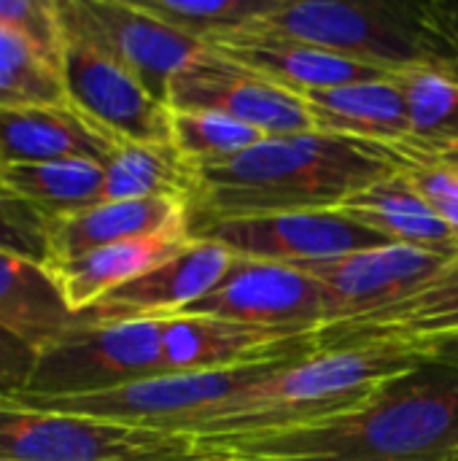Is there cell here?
I'll use <instances>...</instances> for the list:
<instances>
[{
	"label": "cell",
	"instance_id": "1",
	"mask_svg": "<svg viewBox=\"0 0 458 461\" xmlns=\"http://www.w3.org/2000/svg\"><path fill=\"white\" fill-rule=\"evenodd\" d=\"M200 446L205 461H454L458 373L427 362L332 419Z\"/></svg>",
	"mask_w": 458,
	"mask_h": 461
},
{
	"label": "cell",
	"instance_id": "2",
	"mask_svg": "<svg viewBox=\"0 0 458 461\" xmlns=\"http://www.w3.org/2000/svg\"><path fill=\"white\" fill-rule=\"evenodd\" d=\"M391 173L364 143L324 132L265 138L243 154L197 170L189 227L292 211H332L348 194Z\"/></svg>",
	"mask_w": 458,
	"mask_h": 461
},
{
	"label": "cell",
	"instance_id": "3",
	"mask_svg": "<svg viewBox=\"0 0 458 461\" xmlns=\"http://www.w3.org/2000/svg\"><path fill=\"white\" fill-rule=\"evenodd\" d=\"M421 365V357L394 348L316 351L262 373L181 432L197 440H235L316 424L364 405Z\"/></svg>",
	"mask_w": 458,
	"mask_h": 461
},
{
	"label": "cell",
	"instance_id": "4",
	"mask_svg": "<svg viewBox=\"0 0 458 461\" xmlns=\"http://www.w3.org/2000/svg\"><path fill=\"white\" fill-rule=\"evenodd\" d=\"M246 30L283 35L386 73L443 68L424 3L391 0H275Z\"/></svg>",
	"mask_w": 458,
	"mask_h": 461
},
{
	"label": "cell",
	"instance_id": "5",
	"mask_svg": "<svg viewBox=\"0 0 458 461\" xmlns=\"http://www.w3.org/2000/svg\"><path fill=\"white\" fill-rule=\"evenodd\" d=\"M0 461H205L197 438L0 397Z\"/></svg>",
	"mask_w": 458,
	"mask_h": 461
},
{
	"label": "cell",
	"instance_id": "6",
	"mask_svg": "<svg viewBox=\"0 0 458 461\" xmlns=\"http://www.w3.org/2000/svg\"><path fill=\"white\" fill-rule=\"evenodd\" d=\"M157 375H167L162 357V319L111 324L76 321L62 338L38 348L27 389L19 394H100Z\"/></svg>",
	"mask_w": 458,
	"mask_h": 461
},
{
	"label": "cell",
	"instance_id": "7",
	"mask_svg": "<svg viewBox=\"0 0 458 461\" xmlns=\"http://www.w3.org/2000/svg\"><path fill=\"white\" fill-rule=\"evenodd\" d=\"M59 73L67 103L116 140H173L170 105L148 95L127 68L67 24Z\"/></svg>",
	"mask_w": 458,
	"mask_h": 461
},
{
	"label": "cell",
	"instance_id": "8",
	"mask_svg": "<svg viewBox=\"0 0 458 461\" xmlns=\"http://www.w3.org/2000/svg\"><path fill=\"white\" fill-rule=\"evenodd\" d=\"M59 8L70 30L108 51L162 103L170 97L173 78L205 49L202 41L165 24L138 0H59Z\"/></svg>",
	"mask_w": 458,
	"mask_h": 461
},
{
	"label": "cell",
	"instance_id": "9",
	"mask_svg": "<svg viewBox=\"0 0 458 461\" xmlns=\"http://www.w3.org/2000/svg\"><path fill=\"white\" fill-rule=\"evenodd\" d=\"M192 238L213 240L238 259L275 265L329 262L364 249L386 246V240L337 211H292L267 216L219 219L189 227Z\"/></svg>",
	"mask_w": 458,
	"mask_h": 461
},
{
	"label": "cell",
	"instance_id": "10",
	"mask_svg": "<svg viewBox=\"0 0 458 461\" xmlns=\"http://www.w3.org/2000/svg\"><path fill=\"white\" fill-rule=\"evenodd\" d=\"M170 108L213 111L270 138L316 132L302 95L205 46L170 84Z\"/></svg>",
	"mask_w": 458,
	"mask_h": 461
},
{
	"label": "cell",
	"instance_id": "11",
	"mask_svg": "<svg viewBox=\"0 0 458 461\" xmlns=\"http://www.w3.org/2000/svg\"><path fill=\"white\" fill-rule=\"evenodd\" d=\"M458 338V254L408 297L378 311L337 319L316 330V351L394 348L427 359Z\"/></svg>",
	"mask_w": 458,
	"mask_h": 461
},
{
	"label": "cell",
	"instance_id": "12",
	"mask_svg": "<svg viewBox=\"0 0 458 461\" xmlns=\"http://www.w3.org/2000/svg\"><path fill=\"white\" fill-rule=\"evenodd\" d=\"M310 354H316V330L251 327L184 313L162 319V357L173 375L275 367Z\"/></svg>",
	"mask_w": 458,
	"mask_h": 461
},
{
	"label": "cell",
	"instance_id": "13",
	"mask_svg": "<svg viewBox=\"0 0 458 461\" xmlns=\"http://www.w3.org/2000/svg\"><path fill=\"white\" fill-rule=\"evenodd\" d=\"M184 316L275 330H319L327 321V297L319 281L300 267L235 257L224 281L186 308Z\"/></svg>",
	"mask_w": 458,
	"mask_h": 461
},
{
	"label": "cell",
	"instance_id": "14",
	"mask_svg": "<svg viewBox=\"0 0 458 461\" xmlns=\"http://www.w3.org/2000/svg\"><path fill=\"white\" fill-rule=\"evenodd\" d=\"M448 257H437L429 251H418L410 246H375L356 254H346L329 262L300 265V270L310 273L327 297V321L362 316L391 305L421 284H427Z\"/></svg>",
	"mask_w": 458,
	"mask_h": 461
},
{
	"label": "cell",
	"instance_id": "15",
	"mask_svg": "<svg viewBox=\"0 0 458 461\" xmlns=\"http://www.w3.org/2000/svg\"><path fill=\"white\" fill-rule=\"evenodd\" d=\"M235 257L213 243L197 240L181 249L167 262L157 265L146 276L124 284L121 289L103 297L94 308L78 316L84 324H111L132 319H167L178 316L205 294H211L229 273Z\"/></svg>",
	"mask_w": 458,
	"mask_h": 461
},
{
	"label": "cell",
	"instance_id": "16",
	"mask_svg": "<svg viewBox=\"0 0 458 461\" xmlns=\"http://www.w3.org/2000/svg\"><path fill=\"white\" fill-rule=\"evenodd\" d=\"M205 46L221 51L224 57L262 73L265 78L281 84L283 89L294 95H308V92H321V89H335L356 81H375L386 78L391 73L283 38V35H270V32H254V30H238L219 35L208 41Z\"/></svg>",
	"mask_w": 458,
	"mask_h": 461
},
{
	"label": "cell",
	"instance_id": "17",
	"mask_svg": "<svg viewBox=\"0 0 458 461\" xmlns=\"http://www.w3.org/2000/svg\"><path fill=\"white\" fill-rule=\"evenodd\" d=\"M121 140L100 130L70 103L62 105H5L0 108V162H57L86 159L100 162L113 154Z\"/></svg>",
	"mask_w": 458,
	"mask_h": 461
},
{
	"label": "cell",
	"instance_id": "18",
	"mask_svg": "<svg viewBox=\"0 0 458 461\" xmlns=\"http://www.w3.org/2000/svg\"><path fill=\"white\" fill-rule=\"evenodd\" d=\"M192 243L189 221L173 224L162 232L121 240L67 262H54L49 270L67 303V308L81 316L94 308L103 297L121 289L124 284L146 276L157 265L175 257Z\"/></svg>",
	"mask_w": 458,
	"mask_h": 461
},
{
	"label": "cell",
	"instance_id": "19",
	"mask_svg": "<svg viewBox=\"0 0 458 461\" xmlns=\"http://www.w3.org/2000/svg\"><path fill=\"white\" fill-rule=\"evenodd\" d=\"M332 211L354 219L386 243L410 246L437 257H456L458 235L427 205L413 184L397 170L348 194Z\"/></svg>",
	"mask_w": 458,
	"mask_h": 461
},
{
	"label": "cell",
	"instance_id": "20",
	"mask_svg": "<svg viewBox=\"0 0 458 461\" xmlns=\"http://www.w3.org/2000/svg\"><path fill=\"white\" fill-rule=\"evenodd\" d=\"M302 100L316 132L364 146H391L410 138L408 105L394 76L308 92Z\"/></svg>",
	"mask_w": 458,
	"mask_h": 461
},
{
	"label": "cell",
	"instance_id": "21",
	"mask_svg": "<svg viewBox=\"0 0 458 461\" xmlns=\"http://www.w3.org/2000/svg\"><path fill=\"white\" fill-rule=\"evenodd\" d=\"M189 221V208L181 200L154 197V200H105L86 211L46 219L51 262H67L81 254L146 238L162 232L173 224Z\"/></svg>",
	"mask_w": 458,
	"mask_h": 461
},
{
	"label": "cell",
	"instance_id": "22",
	"mask_svg": "<svg viewBox=\"0 0 458 461\" xmlns=\"http://www.w3.org/2000/svg\"><path fill=\"white\" fill-rule=\"evenodd\" d=\"M76 321L78 316L67 308L46 265L0 251V324L5 330L43 348L73 330Z\"/></svg>",
	"mask_w": 458,
	"mask_h": 461
},
{
	"label": "cell",
	"instance_id": "23",
	"mask_svg": "<svg viewBox=\"0 0 458 461\" xmlns=\"http://www.w3.org/2000/svg\"><path fill=\"white\" fill-rule=\"evenodd\" d=\"M105 200H181L189 205L197 189V167L173 140L130 143L121 140L103 165Z\"/></svg>",
	"mask_w": 458,
	"mask_h": 461
},
{
	"label": "cell",
	"instance_id": "24",
	"mask_svg": "<svg viewBox=\"0 0 458 461\" xmlns=\"http://www.w3.org/2000/svg\"><path fill=\"white\" fill-rule=\"evenodd\" d=\"M3 184L11 197H19L46 219H54L100 205L105 170L100 162L86 159L5 165Z\"/></svg>",
	"mask_w": 458,
	"mask_h": 461
},
{
	"label": "cell",
	"instance_id": "25",
	"mask_svg": "<svg viewBox=\"0 0 458 461\" xmlns=\"http://www.w3.org/2000/svg\"><path fill=\"white\" fill-rule=\"evenodd\" d=\"M402 89L410 138L408 143L432 154H458V78L445 68L418 65L391 73Z\"/></svg>",
	"mask_w": 458,
	"mask_h": 461
},
{
	"label": "cell",
	"instance_id": "26",
	"mask_svg": "<svg viewBox=\"0 0 458 461\" xmlns=\"http://www.w3.org/2000/svg\"><path fill=\"white\" fill-rule=\"evenodd\" d=\"M170 111H173V143L197 170L227 162L243 154L246 149L256 146L259 140L270 138L224 113L184 111V108H170Z\"/></svg>",
	"mask_w": 458,
	"mask_h": 461
},
{
	"label": "cell",
	"instance_id": "27",
	"mask_svg": "<svg viewBox=\"0 0 458 461\" xmlns=\"http://www.w3.org/2000/svg\"><path fill=\"white\" fill-rule=\"evenodd\" d=\"M67 103L62 73L27 41L0 24V108Z\"/></svg>",
	"mask_w": 458,
	"mask_h": 461
},
{
	"label": "cell",
	"instance_id": "28",
	"mask_svg": "<svg viewBox=\"0 0 458 461\" xmlns=\"http://www.w3.org/2000/svg\"><path fill=\"white\" fill-rule=\"evenodd\" d=\"M275 0H138L140 8L202 43L246 30Z\"/></svg>",
	"mask_w": 458,
	"mask_h": 461
},
{
	"label": "cell",
	"instance_id": "29",
	"mask_svg": "<svg viewBox=\"0 0 458 461\" xmlns=\"http://www.w3.org/2000/svg\"><path fill=\"white\" fill-rule=\"evenodd\" d=\"M400 176H405L413 189L427 200V205L458 235V165L424 151L413 143L373 146Z\"/></svg>",
	"mask_w": 458,
	"mask_h": 461
},
{
	"label": "cell",
	"instance_id": "30",
	"mask_svg": "<svg viewBox=\"0 0 458 461\" xmlns=\"http://www.w3.org/2000/svg\"><path fill=\"white\" fill-rule=\"evenodd\" d=\"M0 24L27 41L57 70L65 51V22L59 0H0Z\"/></svg>",
	"mask_w": 458,
	"mask_h": 461
},
{
	"label": "cell",
	"instance_id": "31",
	"mask_svg": "<svg viewBox=\"0 0 458 461\" xmlns=\"http://www.w3.org/2000/svg\"><path fill=\"white\" fill-rule=\"evenodd\" d=\"M0 251L19 254L49 267L51 251L46 235V216L19 197L0 194Z\"/></svg>",
	"mask_w": 458,
	"mask_h": 461
},
{
	"label": "cell",
	"instance_id": "32",
	"mask_svg": "<svg viewBox=\"0 0 458 461\" xmlns=\"http://www.w3.org/2000/svg\"><path fill=\"white\" fill-rule=\"evenodd\" d=\"M38 348L0 324V397H13L27 389Z\"/></svg>",
	"mask_w": 458,
	"mask_h": 461
},
{
	"label": "cell",
	"instance_id": "33",
	"mask_svg": "<svg viewBox=\"0 0 458 461\" xmlns=\"http://www.w3.org/2000/svg\"><path fill=\"white\" fill-rule=\"evenodd\" d=\"M424 8L443 54V68L458 78V0H427Z\"/></svg>",
	"mask_w": 458,
	"mask_h": 461
},
{
	"label": "cell",
	"instance_id": "34",
	"mask_svg": "<svg viewBox=\"0 0 458 461\" xmlns=\"http://www.w3.org/2000/svg\"><path fill=\"white\" fill-rule=\"evenodd\" d=\"M424 362H432V365H440V367H448V370L458 373V338L437 346L435 351H429Z\"/></svg>",
	"mask_w": 458,
	"mask_h": 461
},
{
	"label": "cell",
	"instance_id": "35",
	"mask_svg": "<svg viewBox=\"0 0 458 461\" xmlns=\"http://www.w3.org/2000/svg\"><path fill=\"white\" fill-rule=\"evenodd\" d=\"M3 173H5V165L0 162V194H8V192H5V184H3Z\"/></svg>",
	"mask_w": 458,
	"mask_h": 461
},
{
	"label": "cell",
	"instance_id": "36",
	"mask_svg": "<svg viewBox=\"0 0 458 461\" xmlns=\"http://www.w3.org/2000/svg\"><path fill=\"white\" fill-rule=\"evenodd\" d=\"M437 157H443V154H437ZM445 159H451V162H456V165H458V154H448Z\"/></svg>",
	"mask_w": 458,
	"mask_h": 461
},
{
	"label": "cell",
	"instance_id": "37",
	"mask_svg": "<svg viewBox=\"0 0 458 461\" xmlns=\"http://www.w3.org/2000/svg\"><path fill=\"white\" fill-rule=\"evenodd\" d=\"M454 461H458V454H456V459H454Z\"/></svg>",
	"mask_w": 458,
	"mask_h": 461
}]
</instances>
